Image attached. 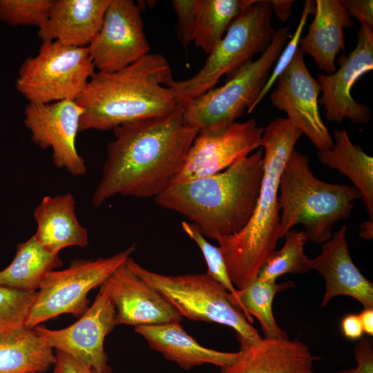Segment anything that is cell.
Masks as SVG:
<instances>
[{
    "mask_svg": "<svg viewBox=\"0 0 373 373\" xmlns=\"http://www.w3.org/2000/svg\"><path fill=\"white\" fill-rule=\"evenodd\" d=\"M108 144L106 160L92 196L99 207L117 196L154 198L182 169L198 130L179 106L167 115L118 126Z\"/></svg>",
    "mask_w": 373,
    "mask_h": 373,
    "instance_id": "6da1fadb",
    "label": "cell"
},
{
    "mask_svg": "<svg viewBox=\"0 0 373 373\" xmlns=\"http://www.w3.org/2000/svg\"><path fill=\"white\" fill-rule=\"evenodd\" d=\"M303 135L287 118L278 117L264 128L263 174L252 215L239 232L217 239L229 278L242 289L257 277L280 238V177L286 162Z\"/></svg>",
    "mask_w": 373,
    "mask_h": 373,
    "instance_id": "7a4b0ae2",
    "label": "cell"
},
{
    "mask_svg": "<svg viewBox=\"0 0 373 373\" xmlns=\"http://www.w3.org/2000/svg\"><path fill=\"white\" fill-rule=\"evenodd\" d=\"M263 174V150L218 173L171 182L155 198L159 206L191 220L205 238L233 235L249 220Z\"/></svg>",
    "mask_w": 373,
    "mask_h": 373,
    "instance_id": "3957f363",
    "label": "cell"
},
{
    "mask_svg": "<svg viewBox=\"0 0 373 373\" xmlns=\"http://www.w3.org/2000/svg\"><path fill=\"white\" fill-rule=\"evenodd\" d=\"M167 59L149 53L115 72H95L75 100L84 112L79 132L108 131L124 124L167 115L178 105Z\"/></svg>",
    "mask_w": 373,
    "mask_h": 373,
    "instance_id": "277c9868",
    "label": "cell"
},
{
    "mask_svg": "<svg viewBox=\"0 0 373 373\" xmlns=\"http://www.w3.org/2000/svg\"><path fill=\"white\" fill-rule=\"evenodd\" d=\"M358 199L361 195L353 185L318 179L309 157L294 149L279 180L280 238L300 224L308 239L315 243L327 242L332 238L334 224L350 216L354 202Z\"/></svg>",
    "mask_w": 373,
    "mask_h": 373,
    "instance_id": "5b68a950",
    "label": "cell"
},
{
    "mask_svg": "<svg viewBox=\"0 0 373 373\" xmlns=\"http://www.w3.org/2000/svg\"><path fill=\"white\" fill-rule=\"evenodd\" d=\"M272 15L269 0H254L245 8L198 73L172 82L170 87L178 105L182 107L213 89L223 75L229 79L254 55L263 53L276 32Z\"/></svg>",
    "mask_w": 373,
    "mask_h": 373,
    "instance_id": "8992f818",
    "label": "cell"
},
{
    "mask_svg": "<svg viewBox=\"0 0 373 373\" xmlns=\"http://www.w3.org/2000/svg\"><path fill=\"white\" fill-rule=\"evenodd\" d=\"M290 36L289 27L278 28L258 59L243 66L224 85L213 88L182 106L185 122L198 131L218 130L236 122L246 109L251 113L271 67Z\"/></svg>",
    "mask_w": 373,
    "mask_h": 373,
    "instance_id": "52a82bcc",
    "label": "cell"
},
{
    "mask_svg": "<svg viewBox=\"0 0 373 373\" xmlns=\"http://www.w3.org/2000/svg\"><path fill=\"white\" fill-rule=\"evenodd\" d=\"M126 264L184 318L232 328L237 339L260 340L258 330L229 300L228 291L206 274L164 275L148 270L131 257Z\"/></svg>",
    "mask_w": 373,
    "mask_h": 373,
    "instance_id": "ba28073f",
    "label": "cell"
},
{
    "mask_svg": "<svg viewBox=\"0 0 373 373\" xmlns=\"http://www.w3.org/2000/svg\"><path fill=\"white\" fill-rule=\"evenodd\" d=\"M95 69L88 46L44 41L38 53L26 58L21 65L15 87L30 103L76 100Z\"/></svg>",
    "mask_w": 373,
    "mask_h": 373,
    "instance_id": "9c48e42d",
    "label": "cell"
},
{
    "mask_svg": "<svg viewBox=\"0 0 373 373\" xmlns=\"http://www.w3.org/2000/svg\"><path fill=\"white\" fill-rule=\"evenodd\" d=\"M135 249L132 245L108 258L73 259L68 267L50 271L37 291L25 327L32 329L64 314L80 317L88 308L89 291L104 283Z\"/></svg>",
    "mask_w": 373,
    "mask_h": 373,
    "instance_id": "30bf717a",
    "label": "cell"
},
{
    "mask_svg": "<svg viewBox=\"0 0 373 373\" xmlns=\"http://www.w3.org/2000/svg\"><path fill=\"white\" fill-rule=\"evenodd\" d=\"M92 305L75 323L61 329L38 325L37 334L51 348L61 351L99 373H111L104 352L106 336L115 325V309L105 283Z\"/></svg>",
    "mask_w": 373,
    "mask_h": 373,
    "instance_id": "8fae6325",
    "label": "cell"
},
{
    "mask_svg": "<svg viewBox=\"0 0 373 373\" xmlns=\"http://www.w3.org/2000/svg\"><path fill=\"white\" fill-rule=\"evenodd\" d=\"M83 112L82 107L71 99L48 104L28 102L24 109L23 124L32 142L42 149H51L54 165L73 176L86 173L85 161L76 146Z\"/></svg>",
    "mask_w": 373,
    "mask_h": 373,
    "instance_id": "7c38bea8",
    "label": "cell"
},
{
    "mask_svg": "<svg viewBox=\"0 0 373 373\" xmlns=\"http://www.w3.org/2000/svg\"><path fill=\"white\" fill-rule=\"evenodd\" d=\"M88 48L95 68L104 73L121 70L148 55L140 7L131 0H111Z\"/></svg>",
    "mask_w": 373,
    "mask_h": 373,
    "instance_id": "4fadbf2b",
    "label": "cell"
},
{
    "mask_svg": "<svg viewBox=\"0 0 373 373\" xmlns=\"http://www.w3.org/2000/svg\"><path fill=\"white\" fill-rule=\"evenodd\" d=\"M264 128L254 119L227 128L199 131L184 163L171 182L193 180L223 171L260 147Z\"/></svg>",
    "mask_w": 373,
    "mask_h": 373,
    "instance_id": "5bb4252c",
    "label": "cell"
},
{
    "mask_svg": "<svg viewBox=\"0 0 373 373\" xmlns=\"http://www.w3.org/2000/svg\"><path fill=\"white\" fill-rule=\"evenodd\" d=\"M276 82L270 97L273 106L284 111L318 151L330 149L333 138L318 108L320 86L309 72L300 48Z\"/></svg>",
    "mask_w": 373,
    "mask_h": 373,
    "instance_id": "9a60e30c",
    "label": "cell"
},
{
    "mask_svg": "<svg viewBox=\"0 0 373 373\" xmlns=\"http://www.w3.org/2000/svg\"><path fill=\"white\" fill-rule=\"evenodd\" d=\"M339 68L332 74L318 77L322 97L318 102L324 106L328 122L341 123L344 118L358 125H367L372 117L370 108L356 102L350 93L355 82L373 69V30L361 26L356 48L348 55L337 59Z\"/></svg>",
    "mask_w": 373,
    "mask_h": 373,
    "instance_id": "2e32d148",
    "label": "cell"
},
{
    "mask_svg": "<svg viewBox=\"0 0 373 373\" xmlns=\"http://www.w3.org/2000/svg\"><path fill=\"white\" fill-rule=\"evenodd\" d=\"M104 283L115 309V325L137 327L181 323L183 320V317L158 291L128 267L126 262L120 265Z\"/></svg>",
    "mask_w": 373,
    "mask_h": 373,
    "instance_id": "e0dca14e",
    "label": "cell"
},
{
    "mask_svg": "<svg viewBox=\"0 0 373 373\" xmlns=\"http://www.w3.org/2000/svg\"><path fill=\"white\" fill-rule=\"evenodd\" d=\"M347 226L343 225L324 242L320 254L310 258L311 270L324 279L325 290L322 307L336 296L356 299L363 307H373V283L367 279L354 263L346 240Z\"/></svg>",
    "mask_w": 373,
    "mask_h": 373,
    "instance_id": "ac0fdd59",
    "label": "cell"
},
{
    "mask_svg": "<svg viewBox=\"0 0 373 373\" xmlns=\"http://www.w3.org/2000/svg\"><path fill=\"white\" fill-rule=\"evenodd\" d=\"M238 341V359L220 373H316L313 365L319 358L300 341L289 337Z\"/></svg>",
    "mask_w": 373,
    "mask_h": 373,
    "instance_id": "d6986e66",
    "label": "cell"
},
{
    "mask_svg": "<svg viewBox=\"0 0 373 373\" xmlns=\"http://www.w3.org/2000/svg\"><path fill=\"white\" fill-rule=\"evenodd\" d=\"M111 0L53 1L38 37L77 47H87L100 30Z\"/></svg>",
    "mask_w": 373,
    "mask_h": 373,
    "instance_id": "ffe728a7",
    "label": "cell"
},
{
    "mask_svg": "<svg viewBox=\"0 0 373 373\" xmlns=\"http://www.w3.org/2000/svg\"><path fill=\"white\" fill-rule=\"evenodd\" d=\"M135 331L146 341L152 350L184 370L204 364L222 369L233 365L238 357V351L221 352L201 345L184 329L180 322L140 326Z\"/></svg>",
    "mask_w": 373,
    "mask_h": 373,
    "instance_id": "44dd1931",
    "label": "cell"
},
{
    "mask_svg": "<svg viewBox=\"0 0 373 373\" xmlns=\"http://www.w3.org/2000/svg\"><path fill=\"white\" fill-rule=\"evenodd\" d=\"M315 17L307 35L300 39L303 53L310 55L327 74L335 71V59L345 50L343 28L354 23L341 0H316Z\"/></svg>",
    "mask_w": 373,
    "mask_h": 373,
    "instance_id": "7402d4cb",
    "label": "cell"
},
{
    "mask_svg": "<svg viewBox=\"0 0 373 373\" xmlns=\"http://www.w3.org/2000/svg\"><path fill=\"white\" fill-rule=\"evenodd\" d=\"M71 193L44 196L33 211L37 230L33 236L48 252L59 254L68 247H86L87 229L79 222Z\"/></svg>",
    "mask_w": 373,
    "mask_h": 373,
    "instance_id": "603a6c76",
    "label": "cell"
},
{
    "mask_svg": "<svg viewBox=\"0 0 373 373\" xmlns=\"http://www.w3.org/2000/svg\"><path fill=\"white\" fill-rule=\"evenodd\" d=\"M321 163L347 176L358 190L367 211L373 220V157L352 143L347 131L334 128L333 145L318 151Z\"/></svg>",
    "mask_w": 373,
    "mask_h": 373,
    "instance_id": "cb8c5ba5",
    "label": "cell"
},
{
    "mask_svg": "<svg viewBox=\"0 0 373 373\" xmlns=\"http://www.w3.org/2000/svg\"><path fill=\"white\" fill-rule=\"evenodd\" d=\"M62 265L59 254L48 252L32 236L17 245L12 262L0 271V286L37 291L46 276Z\"/></svg>",
    "mask_w": 373,
    "mask_h": 373,
    "instance_id": "d4e9b609",
    "label": "cell"
},
{
    "mask_svg": "<svg viewBox=\"0 0 373 373\" xmlns=\"http://www.w3.org/2000/svg\"><path fill=\"white\" fill-rule=\"evenodd\" d=\"M55 353L34 329L25 328L0 339V373H43L55 362Z\"/></svg>",
    "mask_w": 373,
    "mask_h": 373,
    "instance_id": "484cf974",
    "label": "cell"
},
{
    "mask_svg": "<svg viewBox=\"0 0 373 373\" xmlns=\"http://www.w3.org/2000/svg\"><path fill=\"white\" fill-rule=\"evenodd\" d=\"M292 281L282 283L269 282L256 278L242 289H237L235 294L228 293L231 303L251 323L253 317L259 322L265 337H288L287 332L279 327L274 316L273 301L275 296L294 287Z\"/></svg>",
    "mask_w": 373,
    "mask_h": 373,
    "instance_id": "4316f807",
    "label": "cell"
},
{
    "mask_svg": "<svg viewBox=\"0 0 373 373\" xmlns=\"http://www.w3.org/2000/svg\"><path fill=\"white\" fill-rule=\"evenodd\" d=\"M254 0H199L193 42L210 54L231 23Z\"/></svg>",
    "mask_w": 373,
    "mask_h": 373,
    "instance_id": "83f0119b",
    "label": "cell"
},
{
    "mask_svg": "<svg viewBox=\"0 0 373 373\" xmlns=\"http://www.w3.org/2000/svg\"><path fill=\"white\" fill-rule=\"evenodd\" d=\"M281 249L275 250L260 268L259 279L276 282L281 276L288 274L306 273L311 270L309 260L305 254L308 238L304 231L290 229L285 236Z\"/></svg>",
    "mask_w": 373,
    "mask_h": 373,
    "instance_id": "f1b7e54d",
    "label": "cell"
},
{
    "mask_svg": "<svg viewBox=\"0 0 373 373\" xmlns=\"http://www.w3.org/2000/svg\"><path fill=\"white\" fill-rule=\"evenodd\" d=\"M37 291H23L0 286V339L24 329Z\"/></svg>",
    "mask_w": 373,
    "mask_h": 373,
    "instance_id": "f546056e",
    "label": "cell"
},
{
    "mask_svg": "<svg viewBox=\"0 0 373 373\" xmlns=\"http://www.w3.org/2000/svg\"><path fill=\"white\" fill-rule=\"evenodd\" d=\"M53 0H0V21L12 26L40 28L47 20Z\"/></svg>",
    "mask_w": 373,
    "mask_h": 373,
    "instance_id": "4dcf8cb0",
    "label": "cell"
},
{
    "mask_svg": "<svg viewBox=\"0 0 373 373\" xmlns=\"http://www.w3.org/2000/svg\"><path fill=\"white\" fill-rule=\"evenodd\" d=\"M181 226L184 233L196 243L202 251L207 266L206 274L227 291L235 294L237 289L229 278L220 247L209 242L194 224L182 221Z\"/></svg>",
    "mask_w": 373,
    "mask_h": 373,
    "instance_id": "1f68e13d",
    "label": "cell"
},
{
    "mask_svg": "<svg viewBox=\"0 0 373 373\" xmlns=\"http://www.w3.org/2000/svg\"><path fill=\"white\" fill-rule=\"evenodd\" d=\"M314 1L306 0L305 1L302 15L300 16L296 29L294 35L291 37V39L288 41L287 45L283 48L280 54L279 55L276 60V66L272 70L270 76H269L265 86H264L262 92L259 95L256 103L254 104V109L268 93L273 85L277 81L278 78L285 70V68L287 67V66L289 64V63L294 58L297 50L298 49L299 41L301 39L302 32L307 23V18L309 15L314 14Z\"/></svg>",
    "mask_w": 373,
    "mask_h": 373,
    "instance_id": "d6a6232c",
    "label": "cell"
},
{
    "mask_svg": "<svg viewBox=\"0 0 373 373\" xmlns=\"http://www.w3.org/2000/svg\"><path fill=\"white\" fill-rule=\"evenodd\" d=\"M171 4L178 17V37L183 47L193 42L199 0H173Z\"/></svg>",
    "mask_w": 373,
    "mask_h": 373,
    "instance_id": "836d02e7",
    "label": "cell"
},
{
    "mask_svg": "<svg viewBox=\"0 0 373 373\" xmlns=\"http://www.w3.org/2000/svg\"><path fill=\"white\" fill-rule=\"evenodd\" d=\"M353 353L356 366L337 373H373V341L370 336L360 338Z\"/></svg>",
    "mask_w": 373,
    "mask_h": 373,
    "instance_id": "e575fe53",
    "label": "cell"
},
{
    "mask_svg": "<svg viewBox=\"0 0 373 373\" xmlns=\"http://www.w3.org/2000/svg\"><path fill=\"white\" fill-rule=\"evenodd\" d=\"M350 17L357 19L361 26L373 30L372 0H341Z\"/></svg>",
    "mask_w": 373,
    "mask_h": 373,
    "instance_id": "d590c367",
    "label": "cell"
},
{
    "mask_svg": "<svg viewBox=\"0 0 373 373\" xmlns=\"http://www.w3.org/2000/svg\"><path fill=\"white\" fill-rule=\"evenodd\" d=\"M55 358L53 373H99L59 350H55Z\"/></svg>",
    "mask_w": 373,
    "mask_h": 373,
    "instance_id": "8d00e7d4",
    "label": "cell"
},
{
    "mask_svg": "<svg viewBox=\"0 0 373 373\" xmlns=\"http://www.w3.org/2000/svg\"><path fill=\"white\" fill-rule=\"evenodd\" d=\"M343 336L351 341L359 340L364 334L363 326L358 314H347L341 321Z\"/></svg>",
    "mask_w": 373,
    "mask_h": 373,
    "instance_id": "74e56055",
    "label": "cell"
},
{
    "mask_svg": "<svg viewBox=\"0 0 373 373\" xmlns=\"http://www.w3.org/2000/svg\"><path fill=\"white\" fill-rule=\"evenodd\" d=\"M272 12L282 22H286L291 14L292 0H269Z\"/></svg>",
    "mask_w": 373,
    "mask_h": 373,
    "instance_id": "f35d334b",
    "label": "cell"
},
{
    "mask_svg": "<svg viewBox=\"0 0 373 373\" xmlns=\"http://www.w3.org/2000/svg\"><path fill=\"white\" fill-rule=\"evenodd\" d=\"M358 314L364 334L368 336H373V307L363 308Z\"/></svg>",
    "mask_w": 373,
    "mask_h": 373,
    "instance_id": "ab89813d",
    "label": "cell"
},
{
    "mask_svg": "<svg viewBox=\"0 0 373 373\" xmlns=\"http://www.w3.org/2000/svg\"><path fill=\"white\" fill-rule=\"evenodd\" d=\"M359 236L370 240L373 238V220L368 219L359 225Z\"/></svg>",
    "mask_w": 373,
    "mask_h": 373,
    "instance_id": "60d3db41",
    "label": "cell"
}]
</instances>
